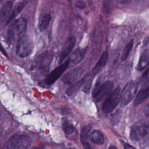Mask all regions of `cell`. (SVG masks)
<instances>
[{"label": "cell", "mask_w": 149, "mask_h": 149, "mask_svg": "<svg viewBox=\"0 0 149 149\" xmlns=\"http://www.w3.org/2000/svg\"><path fill=\"white\" fill-rule=\"evenodd\" d=\"M108 57V53L107 51H105L101 55V58H100L99 61L96 63L94 68L93 69L92 73L91 76L94 77L100 70L105 65L107 59Z\"/></svg>", "instance_id": "cell-15"}, {"label": "cell", "mask_w": 149, "mask_h": 149, "mask_svg": "<svg viewBox=\"0 0 149 149\" xmlns=\"http://www.w3.org/2000/svg\"><path fill=\"white\" fill-rule=\"evenodd\" d=\"M120 89L119 87L116 88L104 102L102 109L105 113H109L113 111L120 101Z\"/></svg>", "instance_id": "cell-8"}, {"label": "cell", "mask_w": 149, "mask_h": 149, "mask_svg": "<svg viewBox=\"0 0 149 149\" xmlns=\"http://www.w3.org/2000/svg\"><path fill=\"white\" fill-rule=\"evenodd\" d=\"M146 136L149 137V123L140 121L132 127L130 137L133 141L140 140Z\"/></svg>", "instance_id": "cell-2"}, {"label": "cell", "mask_w": 149, "mask_h": 149, "mask_svg": "<svg viewBox=\"0 0 149 149\" xmlns=\"http://www.w3.org/2000/svg\"><path fill=\"white\" fill-rule=\"evenodd\" d=\"M140 79L141 83L143 84H147L149 82V68H148L147 70L143 73Z\"/></svg>", "instance_id": "cell-25"}, {"label": "cell", "mask_w": 149, "mask_h": 149, "mask_svg": "<svg viewBox=\"0 0 149 149\" xmlns=\"http://www.w3.org/2000/svg\"><path fill=\"white\" fill-rule=\"evenodd\" d=\"M62 113L63 114L68 113L69 112V108L67 107H63L62 108Z\"/></svg>", "instance_id": "cell-30"}, {"label": "cell", "mask_w": 149, "mask_h": 149, "mask_svg": "<svg viewBox=\"0 0 149 149\" xmlns=\"http://www.w3.org/2000/svg\"><path fill=\"white\" fill-rule=\"evenodd\" d=\"M87 76H85L83 77L82 79L80 80L76 81L75 83L70 84L66 89V93L67 95L70 96L74 94L76 91H77L80 87L82 86V85L85 83L86 79H87Z\"/></svg>", "instance_id": "cell-16"}, {"label": "cell", "mask_w": 149, "mask_h": 149, "mask_svg": "<svg viewBox=\"0 0 149 149\" xmlns=\"http://www.w3.org/2000/svg\"><path fill=\"white\" fill-rule=\"evenodd\" d=\"M34 44L33 41L28 36L20 37L17 42L16 47V55L22 58L29 56L33 52Z\"/></svg>", "instance_id": "cell-1"}, {"label": "cell", "mask_w": 149, "mask_h": 149, "mask_svg": "<svg viewBox=\"0 0 149 149\" xmlns=\"http://www.w3.org/2000/svg\"><path fill=\"white\" fill-rule=\"evenodd\" d=\"M75 6L79 9H83L86 8V3L84 1H78L75 3Z\"/></svg>", "instance_id": "cell-26"}, {"label": "cell", "mask_w": 149, "mask_h": 149, "mask_svg": "<svg viewBox=\"0 0 149 149\" xmlns=\"http://www.w3.org/2000/svg\"><path fill=\"white\" fill-rule=\"evenodd\" d=\"M31 149H45V147L41 144V145H39L38 146H34V147H33Z\"/></svg>", "instance_id": "cell-28"}, {"label": "cell", "mask_w": 149, "mask_h": 149, "mask_svg": "<svg viewBox=\"0 0 149 149\" xmlns=\"http://www.w3.org/2000/svg\"><path fill=\"white\" fill-rule=\"evenodd\" d=\"M149 65V49H146L141 53L137 64V69L142 70Z\"/></svg>", "instance_id": "cell-17"}, {"label": "cell", "mask_w": 149, "mask_h": 149, "mask_svg": "<svg viewBox=\"0 0 149 149\" xmlns=\"http://www.w3.org/2000/svg\"><path fill=\"white\" fill-rule=\"evenodd\" d=\"M148 97H149V86L144 88H143L139 92V93L137 94L134 100V106H137Z\"/></svg>", "instance_id": "cell-19"}, {"label": "cell", "mask_w": 149, "mask_h": 149, "mask_svg": "<svg viewBox=\"0 0 149 149\" xmlns=\"http://www.w3.org/2000/svg\"><path fill=\"white\" fill-rule=\"evenodd\" d=\"M26 5V2L24 1L18 2L13 8L10 16L9 17L8 19L6 22V24H9L16 17V16H17V15L23 9V8L25 7Z\"/></svg>", "instance_id": "cell-18"}, {"label": "cell", "mask_w": 149, "mask_h": 149, "mask_svg": "<svg viewBox=\"0 0 149 149\" xmlns=\"http://www.w3.org/2000/svg\"><path fill=\"white\" fill-rule=\"evenodd\" d=\"M93 77H90L89 79H87V80L86 81L85 83H84V87H83V91L84 93H86V94H88L90 91V88L91 87V84H92V81H93Z\"/></svg>", "instance_id": "cell-24"}, {"label": "cell", "mask_w": 149, "mask_h": 149, "mask_svg": "<svg viewBox=\"0 0 149 149\" xmlns=\"http://www.w3.org/2000/svg\"><path fill=\"white\" fill-rule=\"evenodd\" d=\"M0 51H1V52L5 56H8V54H7V52H6V51L5 50V49L3 48V47H2V45H1V43H0Z\"/></svg>", "instance_id": "cell-27"}, {"label": "cell", "mask_w": 149, "mask_h": 149, "mask_svg": "<svg viewBox=\"0 0 149 149\" xmlns=\"http://www.w3.org/2000/svg\"><path fill=\"white\" fill-rule=\"evenodd\" d=\"M139 84L136 81H129L124 87L120 95V103L122 106L127 105L134 98L137 90Z\"/></svg>", "instance_id": "cell-5"}, {"label": "cell", "mask_w": 149, "mask_h": 149, "mask_svg": "<svg viewBox=\"0 0 149 149\" xmlns=\"http://www.w3.org/2000/svg\"><path fill=\"white\" fill-rule=\"evenodd\" d=\"M13 2L12 1L6 2L0 9V25L6 22L10 15Z\"/></svg>", "instance_id": "cell-12"}, {"label": "cell", "mask_w": 149, "mask_h": 149, "mask_svg": "<svg viewBox=\"0 0 149 149\" xmlns=\"http://www.w3.org/2000/svg\"><path fill=\"white\" fill-rule=\"evenodd\" d=\"M51 20V16L50 14H45L40 17L39 21V30L41 31L45 30L49 26Z\"/></svg>", "instance_id": "cell-21"}, {"label": "cell", "mask_w": 149, "mask_h": 149, "mask_svg": "<svg viewBox=\"0 0 149 149\" xmlns=\"http://www.w3.org/2000/svg\"><path fill=\"white\" fill-rule=\"evenodd\" d=\"M84 72L81 67L76 68L65 74L62 77V81L65 84H72L79 79Z\"/></svg>", "instance_id": "cell-11"}, {"label": "cell", "mask_w": 149, "mask_h": 149, "mask_svg": "<svg viewBox=\"0 0 149 149\" xmlns=\"http://www.w3.org/2000/svg\"><path fill=\"white\" fill-rule=\"evenodd\" d=\"M76 43V38L73 36L69 37L63 44L59 54V63H62L63 61L69 55L72 51Z\"/></svg>", "instance_id": "cell-10"}, {"label": "cell", "mask_w": 149, "mask_h": 149, "mask_svg": "<svg viewBox=\"0 0 149 149\" xmlns=\"http://www.w3.org/2000/svg\"><path fill=\"white\" fill-rule=\"evenodd\" d=\"M90 140L94 144L101 145L104 143V137L99 130H94L90 135Z\"/></svg>", "instance_id": "cell-20"}, {"label": "cell", "mask_w": 149, "mask_h": 149, "mask_svg": "<svg viewBox=\"0 0 149 149\" xmlns=\"http://www.w3.org/2000/svg\"><path fill=\"white\" fill-rule=\"evenodd\" d=\"M30 143V137L24 134H15L9 139L6 149H27Z\"/></svg>", "instance_id": "cell-6"}, {"label": "cell", "mask_w": 149, "mask_h": 149, "mask_svg": "<svg viewBox=\"0 0 149 149\" xmlns=\"http://www.w3.org/2000/svg\"><path fill=\"white\" fill-rule=\"evenodd\" d=\"M53 58V54L50 51H45L38 55L34 61V67L36 69L45 73L49 68Z\"/></svg>", "instance_id": "cell-4"}, {"label": "cell", "mask_w": 149, "mask_h": 149, "mask_svg": "<svg viewBox=\"0 0 149 149\" xmlns=\"http://www.w3.org/2000/svg\"><path fill=\"white\" fill-rule=\"evenodd\" d=\"M148 108H149V106H148Z\"/></svg>", "instance_id": "cell-33"}, {"label": "cell", "mask_w": 149, "mask_h": 149, "mask_svg": "<svg viewBox=\"0 0 149 149\" xmlns=\"http://www.w3.org/2000/svg\"><path fill=\"white\" fill-rule=\"evenodd\" d=\"M1 2H2V1H1V0H0V3H1Z\"/></svg>", "instance_id": "cell-32"}, {"label": "cell", "mask_w": 149, "mask_h": 149, "mask_svg": "<svg viewBox=\"0 0 149 149\" xmlns=\"http://www.w3.org/2000/svg\"><path fill=\"white\" fill-rule=\"evenodd\" d=\"M124 148L125 149H136L135 148H134L133 146H130L129 144H125L124 145Z\"/></svg>", "instance_id": "cell-29"}, {"label": "cell", "mask_w": 149, "mask_h": 149, "mask_svg": "<svg viewBox=\"0 0 149 149\" xmlns=\"http://www.w3.org/2000/svg\"><path fill=\"white\" fill-rule=\"evenodd\" d=\"M113 87V83L111 81L97 84L93 91V99L97 102L102 101L104 98L111 94Z\"/></svg>", "instance_id": "cell-3"}, {"label": "cell", "mask_w": 149, "mask_h": 149, "mask_svg": "<svg viewBox=\"0 0 149 149\" xmlns=\"http://www.w3.org/2000/svg\"><path fill=\"white\" fill-rule=\"evenodd\" d=\"M87 51V48H79L74 51L70 57L69 60L70 63H72L74 65H76L80 63L84 58L86 53Z\"/></svg>", "instance_id": "cell-13"}, {"label": "cell", "mask_w": 149, "mask_h": 149, "mask_svg": "<svg viewBox=\"0 0 149 149\" xmlns=\"http://www.w3.org/2000/svg\"><path fill=\"white\" fill-rule=\"evenodd\" d=\"M91 127V126L89 125H86L83 127L81 132L80 140L83 146L85 149H90V146L88 142V137Z\"/></svg>", "instance_id": "cell-14"}, {"label": "cell", "mask_w": 149, "mask_h": 149, "mask_svg": "<svg viewBox=\"0 0 149 149\" xmlns=\"http://www.w3.org/2000/svg\"><path fill=\"white\" fill-rule=\"evenodd\" d=\"M70 64V61L69 59L64 62L63 63L60 65L59 66L56 67L54 70H53L46 77L44 80V83L46 85H51L55 83L58 78L63 74V73L66 70Z\"/></svg>", "instance_id": "cell-9"}, {"label": "cell", "mask_w": 149, "mask_h": 149, "mask_svg": "<svg viewBox=\"0 0 149 149\" xmlns=\"http://www.w3.org/2000/svg\"><path fill=\"white\" fill-rule=\"evenodd\" d=\"M108 149H118L115 146H111L109 148H108Z\"/></svg>", "instance_id": "cell-31"}, {"label": "cell", "mask_w": 149, "mask_h": 149, "mask_svg": "<svg viewBox=\"0 0 149 149\" xmlns=\"http://www.w3.org/2000/svg\"><path fill=\"white\" fill-rule=\"evenodd\" d=\"M133 40H130L129 43L126 45V47H125L124 49H123V51L122 52V56H121V59L122 61H125V59H127L130 51L132 50V47H133Z\"/></svg>", "instance_id": "cell-23"}, {"label": "cell", "mask_w": 149, "mask_h": 149, "mask_svg": "<svg viewBox=\"0 0 149 149\" xmlns=\"http://www.w3.org/2000/svg\"><path fill=\"white\" fill-rule=\"evenodd\" d=\"M27 24V20L23 17L18 18L12 22L7 30L8 38L9 40H12L23 33L26 29Z\"/></svg>", "instance_id": "cell-7"}, {"label": "cell", "mask_w": 149, "mask_h": 149, "mask_svg": "<svg viewBox=\"0 0 149 149\" xmlns=\"http://www.w3.org/2000/svg\"><path fill=\"white\" fill-rule=\"evenodd\" d=\"M62 129L66 134H71L74 130V127L72 123L67 119H63L62 122Z\"/></svg>", "instance_id": "cell-22"}]
</instances>
